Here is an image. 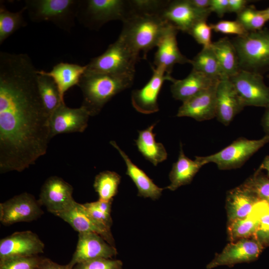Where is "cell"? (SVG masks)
Wrapping results in <instances>:
<instances>
[{
  "label": "cell",
  "instance_id": "obj_3",
  "mask_svg": "<svg viewBox=\"0 0 269 269\" xmlns=\"http://www.w3.org/2000/svg\"><path fill=\"white\" fill-rule=\"evenodd\" d=\"M122 22L120 36L138 54L142 52L145 58L171 26L157 14L131 13Z\"/></svg>",
  "mask_w": 269,
  "mask_h": 269
},
{
  "label": "cell",
  "instance_id": "obj_12",
  "mask_svg": "<svg viewBox=\"0 0 269 269\" xmlns=\"http://www.w3.org/2000/svg\"><path fill=\"white\" fill-rule=\"evenodd\" d=\"M212 12L209 8L195 7L189 0H169L160 16L178 30L188 33L197 23L206 21Z\"/></svg>",
  "mask_w": 269,
  "mask_h": 269
},
{
  "label": "cell",
  "instance_id": "obj_21",
  "mask_svg": "<svg viewBox=\"0 0 269 269\" xmlns=\"http://www.w3.org/2000/svg\"><path fill=\"white\" fill-rule=\"evenodd\" d=\"M178 31L173 26L170 27L157 45L154 55L155 67L163 69L169 75H171L175 64L190 62V59L183 55L178 48L176 39Z\"/></svg>",
  "mask_w": 269,
  "mask_h": 269
},
{
  "label": "cell",
  "instance_id": "obj_32",
  "mask_svg": "<svg viewBox=\"0 0 269 269\" xmlns=\"http://www.w3.org/2000/svg\"><path fill=\"white\" fill-rule=\"evenodd\" d=\"M38 74L37 85L39 94L46 111L50 115L64 101L61 99L58 88L54 80L47 75Z\"/></svg>",
  "mask_w": 269,
  "mask_h": 269
},
{
  "label": "cell",
  "instance_id": "obj_14",
  "mask_svg": "<svg viewBox=\"0 0 269 269\" xmlns=\"http://www.w3.org/2000/svg\"><path fill=\"white\" fill-rule=\"evenodd\" d=\"M73 188L62 178L52 176L43 183L38 201L54 215L67 210L76 202L72 196Z\"/></svg>",
  "mask_w": 269,
  "mask_h": 269
},
{
  "label": "cell",
  "instance_id": "obj_27",
  "mask_svg": "<svg viewBox=\"0 0 269 269\" xmlns=\"http://www.w3.org/2000/svg\"><path fill=\"white\" fill-rule=\"evenodd\" d=\"M156 123L146 129L138 131L137 138L135 140L138 150L142 156L154 166L165 160L167 153L162 143L157 142L155 139V134L153 130Z\"/></svg>",
  "mask_w": 269,
  "mask_h": 269
},
{
  "label": "cell",
  "instance_id": "obj_26",
  "mask_svg": "<svg viewBox=\"0 0 269 269\" xmlns=\"http://www.w3.org/2000/svg\"><path fill=\"white\" fill-rule=\"evenodd\" d=\"M86 69V65L60 62L54 65L49 72L38 70V73L47 75L54 80L58 88L61 99L64 101L65 92L74 85H78Z\"/></svg>",
  "mask_w": 269,
  "mask_h": 269
},
{
  "label": "cell",
  "instance_id": "obj_11",
  "mask_svg": "<svg viewBox=\"0 0 269 269\" xmlns=\"http://www.w3.org/2000/svg\"><path fill=\"white\" fill-rule=\"evenodd\" d=\"M38 200L24 192L0 204V221L5 226L19 222H29L43 214Z\"/></svg>",
  "mask_w": 269,
  "mask_h": 269
},
{
  "label": "cell",
  "instance_id": "obj_38",
  "mask_svg": "<svg viewBox=\"0 0 269 269\" xmlns=\"http://www.w3.org/2000/svg\"><path fill=\"white\" fill-rule=\"evenodd\" d=\"M168 2L163 0H129L131 13L159 15Z\"/></svg>",
  "mask_w": 269,
  "mask_h": 269
},
{
  "label": "cell",
  "instance_id": "obj_22",
  "mask_svg": "<svg viewBox=\"0 0 269 269\" xmlns=\"http://www.w3.org/2000/svg\"><path fill=\"white\" fill-rule=\"evenodd\" d=\"M259 200L254 193L242 184L228 191L225 206L228 221L249 215Z\"/></svg>",
  "mask_w": 269,
  "mask_h": 269
},
{
  "label": "cell",
  "instance_id": "obj_40",
  "mask_svg": "<svg viewBox=\"0 0 269 269\" xmlns=\"http://www.w3.org/2000/svg\"><path fill=\"white\" fill-rule=\"evenodd\" d=\"M212 30L210 24H208L206 21H201L196 23L187 33L203 47H209L213 42L211 40Z\"/></svg>",
  "mask_w": 269,
  "mask_h": 269
},
{
  "label": "cell",
  "instance_id": "obj_46",
  "mask_svg": "<svg viewBox=\"0 0 269 269\" xmlns=\"http://www.w3.org/2000/svg\"><path fill=\"white\" fill-rule=\"evenodd\" d=\"M195 7L200 9H206L209 8L211 0H189Z\"/></svg>",
  "mask_w": 269,
  "mask_h": 269
},
{
  "label": "cell",
  "instance_id": "obj_50",
  "mask_svg": "<svg viewBox=\"0 0 269 269\" xmlns=\"http://www.w3.org/2000/svg\"></svg>",
  "mask_w": 269,
  "mask_h": 269
},
{
  "label": "cell",
  "instance_id": "obj_20",
  "mask_svg": "<svg viewBox=\"0 0 269 269\" xmlns=\"http://www.w3.org/2000/svg\"><path fill=\"white\" fill-rule=\"evenodd\" d=\"M216 96V118L220 123L228 126L245 106L229 79L219 81Z\"/></svg>",
  "mask_w": 269,
  "mask_h": 269
},
{
  "label": "cell",
  "instance_id": "obj_24",
  "mask_svg": "<svg viewBox=\"0 0 269 269\" xmlns=\"http://www.w3.org/2000/svg\"><path fill=\"white\" fill-rule=\"evenodd\" d=\"M204 164L198 156L192 160L186 156L180 143L177 160L173 163L169 174L170 184L164 189L175 191L181 186L190 184L194 177Z\"/></svg>",
  "mask_w": 269,
  "mask_h": 269
},
{
  "label": "cell",
  "instance_id": "obj_13",
  "mask_svg": "<svg viewBox=\"0 0 269 269\" xmlns=\"http://www.w3.org/2000/svg\"><path fill=\"white\" fill-rule=\"evenodd\" d=\"M152 75L141 89L134 90L131 93L133 107L138 112L151 114L159 111L157 99L164 82H172L175 79L161 68L151 66Z\"/></svg>",
  "mask_w": 269,
  "mask_h": 269
},
{
  "label": "cell",
  "instance_id": "obj_5",
  "mask_svg": "<svg viewBox=\"0 0 269 269\" xmlns=\"http://www.w3.org/2000/svg\"><path fill=\"white\" fill-rule=\"evenodd\" d=\"M237 52L240 70L260 73L269 68V30L249 32L231 40Z\"/></svg>",
  "mask_w": 269,
  "mask_h": 269
},
{
  "label": "cell",
  "instance_id": "obj_36",
  "mask_svg": "<svg viewBox=\"0 0 269 269\" xmlns=\"http://www.w3.org/2000/svg\"><path fill=\"white\" fill-rule=\"evenodd\" d=\"M113 200L98 201L83 204L90 215L98 222L111 229L113 223L111 215Z\"/></svg>",
  "mask_w": 269,
  "mask_h": 269
},
{
  "label": "cell",
  "instance_id": "obj_44",
  "mask_svg": "<svg viewBox=\"0 0 269 269\" xmlns=\"http://www.w3.org/2000/svg\"><path fill=\"white\" fill-rule=\"evenodd\" d=\"M248 1L246 0H229L228 12L239 14L247 6Z\"/></svg>",
  "mask_w": 269,
  "mask_h": 269
},
{
  "label": "cell",
  "instance_id": "obj_4",
  "mask_svg": "<svg viewBox=\"0 0 269 269\" xmlns=\"http://www.w3.org/2000/svg\"><path fill=\"white\" fill-rule=\"evenodd\" d=\"M139 54L119 35L101 55L92 58L86 65V72L115 75H134Z\"/></svg>",
  "mask_w": 269,
  "mask_h": 269
},
{
  "label": "cell",
  "instance_id": "obj_37",
  "mask_svg": "<svg viewBox=\"0 0 269 269\" xmlns=\"http://www.w3.org/2000/svg\"><path fill=\"white\" fill-rule=\"evenodd\" d=\"M260 199L269 203V177L258 169L242 184Z\"/></svg>",
  "mask_w": 269,
  "mask_h": 269
},
{
  "label": "cell",
  "instance_id": "obj_49",
  "mask_svg": "<svg viewBox=\"0 0 269 269\" xmlns=\"http://www.w3.org/2000/svg\"><path fill=\"white\" fill-rule=\"evenodd\" d=\"M263 11L265 14L268 20H269V7L265 9H263Z\"/></svg>",
  "mask_w": 269,
  "mask_h": 269
},
{
  "label": "cell",
  "instance_id": "obj_42",
  "mask_svg": "<svg viewBox=\"0 0 269 269\" xmlns=\"http://www.w3.org/2000/svg\"><path fill=\"white\" fill-rule=\"evenodd\" d=\"M212 30L216 32L226 34H235L237 36L246 35L249 32L237 20H223L216 23L210 24Z\"/></svg>",
  "mask_w": 269,
  "mask_h": 269
},
{
  "label": "cell",
  "instance_id": "obj_15",
  "mask_svg": "<svg viewBox=\"0 0 269 269\" xmlns=\"http://www.w3.org/2000/svg\"><path fill=\"white\" fill-rule=\"evenodd\" d=\"M90 116L88 111L82 106L71 108L65 103H61L50 116L51 138L61 134L83 132L87 127Z\"/></svg>",
  "mask_w": 269,
  "mask_h": 269
},
{
  "label": "cell",
  "instance_id": "obj_43",
  "mask_svg": "<svg viewBox=\"0 0 269 269\" xmlns=\"http://www.w3.org/2000/svg\"><path fill=\"white\" fill-rule=\"evenodd\" d=\"M229 0H211L209 9L219 17H222L228 12Z\"/></svg>",
  "mask_w": 269,
  "mask_h": 269
},
{
  "label": "cell",
  "instance_id": "obj_10",
  "mask_svg": "<svg viewBox=\"0 0 269 269\" xmlns=\"http://www.w3.org/2000/svg\"><path fill=\"white\" fill-rule=\"evenodd\" d=\"M264 248L255 238H250L229 242L206 265V269L218 267L232 268L242 263H249L257 260Z\"/></svg>",
  "mask_w": 269,
  "mask_h": 269
},
{
  "label": "cell",
  "instance_id": "obj_2",
  "mask_svg": "<svg viewBox=\"0 0 269 269\" xmlns=\"http://www.w3.org/2000/svg\"><path fill=\"white\" fill-rule=\"evenodd\" d=\"M134 77V75L85 71L78 85L83 96L81 106L90 116L99 114L113 97L132 86Z\"/></svg>",
  "mask_w": 269,
  "mask_h": 269
},
{
  "label": "cell",
  "instance_id": "obj_33",
  "mask_svg": "<svg viewBox=\"0 0 269 269\" xmlns=\"http://www.w3.org/2000/svg\"><path fill=\"white\" fill-rule=\"evenodd\" d=\"M26 10L24 6L17 12H11L1 4L0 5V44L21 27L26 26L23 13Z\"/></svg>",
  "mask_w": 269,
  "mask_h": 269
},
{
  "label": "cell",
  "instance_id": "obj_1",
  "mask_svg": "<svg viewBox=\"0 0 269 269\" xmlns=\"http://www.w3.org/2000/svg\"><path fill=\"white\" fill-rule=\"evenodd\" d=\"M27 54L0 52V172H21L47 151L50 115Z\"/></svg>",
  "mask_w": 269,
  "mask_h": 269
},
{
  "label": "cell",
  "instance_id": "obj_34",
  "mask_svg": "<svg viewBox=\"0 0 269 269\" xmlns=\"http://www.w3.org/2000/svg\"><path fill=\"white\" fill-rule=\"evenodd\" d=\"M252 212L258 221V229L255 238L265 248L269 247V203L259 200Z\"/></svg>",
  "mask_w": 269,
  "mask_h": 269
},
{
  "label": "cell",
  "instance_id": "obj_35",
  "mask_svg": "<svg viewBox=\"0 0 269 269\" xmlns=\"http://www.w3.org/2000/svg\"><path fill=\"white\" fill-rule=\"evenodd\" d=\"M236 20L248 32L262 29L265 23L269 21L263 10H258L251 6H247L238 14Z\"/></svg>",
  "mask_w": 269,
  "mask_h": 269
},
{
  "label": "cell",
  "instance_id": "obj_48",
  "mask_svg": "<svg viewBox=\"0 0 269 269\" xmlns=\"http://www.w3.org/2000/svg\"><path fill=\"white\" fill-rule=\"evenodd\" d=\"M259 169L262 171H265L266 175L269 177V155L264 158Z\"/></svg>",
  "mask_w": 269,
  "mask_h": 269
},
{
  "label": "cell",
  "instance_id": "obj_45",
  "mask_svg": "<svg viewBox=\"0 0 269 269\" xmlns=\"http://www.w3.org/2000/svg\"><path fill=\"white\" fill-rule=\"evenodd\" d=\"M39 269H74L68 265H61L48 258H42Z\"/></svg>",
  "mask_w": 269,
  "mask_h": 269
},
{
  "label": "cell",
  "instance_id": "obj_17",
  "mask_svg": "<svg viewBox=\"0 0 269 269\" xmlns=\"http://www.w3.org/2000/svg\"><path fill=\"white\" fill-rule=\"evenodd\" d=\"M44 244L30 231L15 232L0 240V260L17 257H31L43 253Z\"/></svg>",
  "mask_w": 269,
  "mask_h": 269
},
{
  "label": "cell",
  "instance_id": "obj_39",
  "mask_svg": "<svg viewBox=\"0 0 269 269\" xmlns=\"http://www.w3.org/2000/svg\"><path fill=\"white\" fill-rule=\"evenodd\" d=\"M42 257H17L0 260V269H39Z\"/></svg>",
  "mask_w": 269,
  "mask_h": 269
},
{
  "label": "cell",
  "instance_id": "obj_47",
  "mask_svg": "<svg viewBox=\"0 0 269 269\" xmlns=\"http://www.w3.org/2000/svg\"><path fill=\"white\" fill-rule=\"evenodd\" d=\"M262 124L266 135L269 136V105L266 108V111L262 119Z\"/></svg>",
  "mask_w": 269,
  "mask_h": 269
},
{
  "label": "cell",
  "instance_id": "obj_23",
  "mask_svg": "<svg viewBox=\"0 0 269 269\" xmlns=\"http://www.w3.org/2000/svg\"><path fill=\"white\" fill-rule=\"evenodd\" d=\"M110 144L119 152L127 166L126 174L134 182L137 189V195L152 200L158 199L164 188L156 185L147 175L134 164L128 155L118 146L115 141L112 140Z\"/></svg>",
  "mask_w": 269,
  "mask_h": 269
},
{
  "label": "cell",
  "instance_id": "obj_16",
  "mask_svg": "<svg viewBox=\"0 0 269 269\" xmlns=\"http://www.w3.org/2000/svg\"><path fill=\"white\" fill-rule=\"evenodd\" d=\"M117 251L101 236L92 232L79 233L76 249L70 262V267L80 263L99 258L112 259Z\"/></svg>",
  "mask_w": 269,
  "mask_h": 269
},
{
  "label": "cell",
  "instance_id": "obj_28",
  "mask_svg": "<svg viewBox=\"0 0 269 269\" xmlns=\"http://www.w3.org/2000/svg\"><path fill=\"white\" fill-rule=\"evenodd\" d=\"M213 50L225 79H229L240 70L238 57L236 49L227 37L212 42Z\"/></svg>",
  "mask_w": 269,
  "mask_h": 269
},
{
  "label": "cell",
  "instance_id": "obj_31",
  "mask_svg": "<svg viewBox=\"0 0 269 269\" xmlns=\"http://www.w3.org/2000/svg\"><path fill=\"white\" fill-rule=\"evenodd\" d=\"M121 176L114 171L105 170L98 174L94 180L93 186L100 200H113L118 192Z\"/></svg>",
  "mask_w": 269,
  "mask_h": 269
},
{
  "label": "cell",
  "instance_id": "obj_41",
  "mask_svg": "<svg viewBox=\"0 0 269 269\" xmlns=\"http://www.w3.org/2000/svg\"><path fill=\"white\" fill-rule=\"evenodd\" d=\"M123 263L119 260L99 258L80 263L74 269H122Z\"/></svg>",
  "mask_w": 269,
  "mask_h": 269
},
{
  "label": "cell",
  "instance_id": "obj_25",
  "mask_svg": "<svg viewBox=\"0 0 269 269\" xmlns=\"http://www.w3.org/2000/svg\"><path fill=\"white\" fill-rule=\"evenodd\" d=\"M218 81L202 73L192 70L185 78L181 80L175 79L172 82L170 91L175 99L183 103Z\"/></svg>",
  "mask_w": 269,
  "mask_h": 269
},
{
  "label": "cell",
  "instance_id": "obj_9",
  "mask_svg": "<svg viewBox=\"0 0 269 269\" xmlns=\"http://www.w3.org/2000/svg\"><path fill=\"white\" fill-rule=\"evenodd\" d=\"M229 79L245 107L269 105V87L261 74L240 70Z\"/></svg>",
  "mask_w": 269,
  "mask_h": 269
},
{
  "label": "cell",
  "instance_id": "obj_8",
  "mask_svg": "<svg viewBox=\"0 0 269 269\" xmlns=\"http://www.w3.org/2000/svg\"><path fill=\"white\" fill-rule=\"evenodd\" d=\"M268 142L269 136L266 134L259 139L239 137L218 152L198 157L204 165L214 163L220 170L236 169Z\"/></svg>",
  "mask_w": 269,
  "mask_h": 269
},
{
  "label": "cell",
  "instance_id": "obj_7",
  "mask_svg": "<svg viewBox=\"0 0 269 269\" xmlns=\"http://www.w3.org/2000/svg\"><path fill=\"white\" fill-rule=\"evenodd\" d=\"M130 13L129 0H80L76 18L85 26L98 29L110 21H123Z\"/></svg>",
  "mask_w": 269,
  "mask_h": 269
},
{
  "label": "cell",
  "instance_id": "obj_29",
  "mask_svg": "<svg viewBox=\"0 0 269 269\" xmlns=\"http://www.w3.org/2000/svg\"><path fill=\"white\" fill-rule=\"evenodd\" d=\"M190 63L192 65V70L202 73L211 79L219 81L225 79L211 46L203 47L192 59H190Z\"/></svg>",
  "mask_w": 269,
  "mask_h": 269
},
{
  "label": "cell",
  "instance_id": "obj_18",
  "mask_svg": "<svg viewBox=\"0 0 269 269\" xmlns=\"http://www.w3.org/2000/svg\"><path fill=\"white\" fill-rule=\"evenodd\" d=\"M55 216L68 223L79 233L92 232L97 234L110 245L115 247L111 229L96 221L90 215L83 204L76 202L70 208Z\"/></svg>",
  "mask_w": 269,
  "mask_h": 269
},
{
  "label": "cell",
  "instance_id": "obj_19",
  "mask_svg": "<svg viewBox=\"0 0 269 269\" xmlns=\"http://www.w3.org/2000/svg\"><path fill=\"white\" fill-rule=\"evenodd\" d=\"M218 82L183 102L178 109L176 116L190 117L198 122L216 117V95Z\"/></svg>",
  "mask_w": 269,
  "mask_h": 269
},
{
  "label": "cell",
  "instance_id": "obj_6",
  "mask_svg": "<svg viewBox=\"0 0 269 269\" xmlns=\"http://www.w3.org/2000/svg\"><path fill=\"white\" fill-rule=\"evenodd\" d=\"M80 0H26L24 7L34 22L49 21L70 32L75 25Z\"/></svg>",
  "mask_w": 269,
  "mask_h": 269
},
{
  "label": "cell",
  "instance_id": "obj_30",
  "mask_svg": "<svg viewBox=\"0 0 269 269\" xmlns=\"http://www.w3.org/2000/svg\"><path fill=\"white\" fill-rule=\"evenodd\" d=\"M258 227V221L255 215L227 222V233L230 242L255 238Z\"/></svg>",
  "mask_w": 269,
  "mask_h": 269
}]
</instances>
